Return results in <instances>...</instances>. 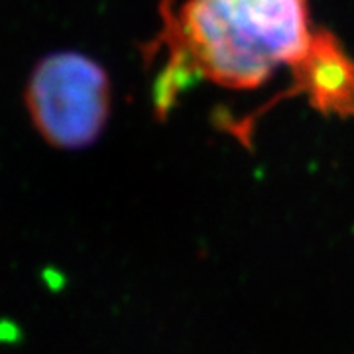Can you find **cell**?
Returning <instances> with one entry per match:
<instances>
[{
  "mask_svg": "<svg viewBox=\"0 0 354 354\" xmlns=\"http://www.w3.org/2000/svg\"><path fill=\"white\" fill-rule=\"evenodd\" d=\"M290 93L305 95L323 114L354 116V59L329 30H315L304 57L291 67Z\"/></svg>",
  "mask_w": 354,
  "mask_h": 354,
  "instance_id": "3",
  "label": "cell"
},
{
  "mask_svg": "<svg viewBox=\"0 0 354 354\" xmlns=\"http://www.w3.org/2000/svg\"><path fill=\"white\" fill-rule=\"evenodd\" d=\"M26 111L53 148L83 150L101 138L111 116V79L101 64L77 51L39 59L24 91Z\"/></svg>",
  "mask_w": 354,
  "mask_h": 354,
  "instance_id": "2",
  "label": "cell"
},
{
  "mask_svg": "<svg viewBox=\"0 0 354 354\" xmlns=\"http://www.w3.org/2000/svg\"><path fill=\"white\" fill-rule=\"evenodd\" d=\"M311 34L307 0H187L165 26L171 62L158 81V109L165 111L191 75L258 87L279 65L297 64Z\"/></svg>",
  "mask_w": 354,
  "mask_h": 354,
  "instance_id": "1",
  "label": "cell"
}]
</instances>
